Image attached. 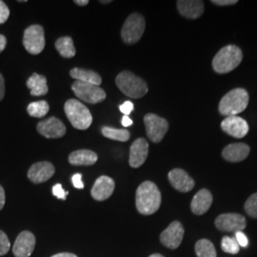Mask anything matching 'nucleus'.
<instances>
[{
  "instance_id": "38",
  "label": "nucleus",
  "mask_w": 257,
  "mask_h": 257,
  "mask_svg": "<svg viewBox=\"0 0 257 257\" xmlns=\"http://www.w3.org/2000/svg\"><path fill=\"white\" fill-rule=\"evenodd\" d=\"M5 95V80L3 75L0 74V101L4 98Z\"/></svg>"
},
{
  "instance_id": "40",
  "label": "nucleus",
  "mask_w": 257,
  "mask_h": 257,
  "mask_svg": "<svg viewBox=\"0 0 257 257\" xmlns=\"http://www.w3.org/2000/svg\"><path fill=\"white\" fill-rule=\"evenodd\" d=\"M7 45V39L3 35H0V53H2Z\"/></svg>"
},
{
  "instance_id": "17",
  "label": "nucleus",
  "mask_w": 257,
  "mask_h": 257,
  "mask_svg": "<svg viewBox=\"0 0 257 257\" xmlns=\"http://www.w3.org/2000/svg\"><path fill=\"white\" fill-rule=\"evenodd\" d=\"M115 188L114 181L106 175H102L95 180L92 186L91 194L92 198L96 201L107 200L113 193Z\"/></svg>"
},
{
  "instance_id": "19",
  "label": "nucleus",
  "mask_w": 257,
  "mask_h": 257,
  "mask_svg": "<svg viewBox=\"0 0 257 257\" xmlns=\"http://www.w3.org/2000/svg\"><path fill=\"white\" fill-rule=\"evenodd\" d=\"M177 9L184 18L196 19L204 13V3L200 0H179L177 1Z\"/></svg>"
},
{
  "instance_id": "43",
  "label": "nucleus",
  "mask_w": 257,
  "mask_h": 257,
  "mask_svg": "<svg viewBox=\"0 0 257 257\" xmlns=\"http://www.w3.org/2000/svg\"><path fill=\"white\" fill-rule=\"evenodd\" d=\"M74 3L78 6H86L89 4V0H74Z\"/></svg>"
},
{
  "instance_id": "39",
  "label": "nucleus",
  "mask_w": 257,
  "mask_h": 257,
  "mask_svg": "<svg viewBox=\"0 0 257 257\" xmlns=\"http://www.w3.org/2000/svg\"><path fill=\"white\" fill-rule=\"evenodd\" d=\"M5 201H6L5 191H4L3 187L0 185V211L4 208V206H5Z\"/></svg>"
},
{
  "instance_id": "20",
  "label": "nucleus",
  "mask_w": 257,
  "mask_h": 257,
  "mask_svg": "<svg viewBox=\"0 0 257 257\" xmlns=\"http://www.w3.org/2000/svg\"><path fill=\"white\" fill-rule=\"evenodd\" d=\"M250 149L245 143H233L224 148L222 156L225 160L236 163L245 160L248 157Z\"/></svg>"
},
{
  "instance_id": "23",
  "label": "nucleus",
  "mask_w": 257,
  "mask_h": 257,
  "mask_svg": "<svg viewBox=\"0 0 257 257\" xmlns=\"http://www.w3.org/2000/svg\"><path fill=\"white\" fill-rule=\"evenodd\" d=\"M26 84L31 91V94L34 96L45 95L49 91L47 85V78L44 75H40L35 73L29 77Z\"/></svg>"
},
{
  "instance_id": "35",
  "label": "nucleus",
  "mask_w": 257,
  "mask_h": 257,
  "mask_svg": "<svg viewBox=\"0 0 257 257\" xmlns=\"http://www.w3.org/2000/svg\"><path fill=\"white\" fill-rule=\"evenodd\" d=\"M134 108H135L134 103H132L131 101L124 102L122 105H120L119 107L120 111L122 113H124V115H127V116L133 111Z\"/></svg>"
},
{
  "instance_id": "29",
  "label": "nucleus",
  "mask_w": 257,
  "mask_h": 257,
  "mask_svg": "<svg viewBox=\"0 0 257 257\" xmlns=\"http://www.w3.org/2000/svg\"><path fill=\"white\" fill-rule=\"evenodd\" d=\"M221 248L223 249V251L230 254H236L240 250V246L235 237H230V236H224L222 238Z\"/></svg>"
},
{
  "instance_id": "2",
  "label": "nucleus",
  "mask_w": 257,
  "mask_h": 257,
  "mask_svg": "<svg viewBox=\"0 0 257 257\" xmlns=\"http://www.w3.org/2000/svg\"><path fill=\"white\" fill-rule=\"evenodd\" d=\"M243 59L242 51L235 45L223 47L212 59V68L217 74H228L236 69Z\"/></svg>"
},
{
  "instance_id": "25",
  "label": "nucleus",
  "mask_w": 257,
  "mask_h": 257,
  "mask_svg": "<svg viewBox=\"0 0 257 257\" xmlns=\"http://www.w3.org/2000/svg\"><path fill=\"white\" fill-rule=\"evenodd\" d=\"M55 48L59 55L65 58H72L75 55V49L72 37H62L55 41Z\"/></svg>"
},
{
  "instance_id": "41",
  "label": "nucleus",
  "mask_w": 257,
  "mask_h": 257,
  "mask_svg": "<svg viewBox=\"0 0 257 257\" xmlns=\"http://www.w3.org/2000/svg\"><path fill=\"white\" fill-rule=\"evenodd\" d=\"M121 123H122V125H123L124 127H130V126L133 125V120L131 119L127 115H124L123 118H122Z\"/></svg>"
},
{
  "instance_id": "11",
  "label": "nucleus",
  "mask_w": 257,
  "mask_h": 257,
  "mask_svg": "<svg viewBox=\"0 0 257 257\" xmlns=\"http://www.w3.org/2000/svg\"><path fill=\"white\" fill-rule=\"evenodd\" d=\"M183 226L179 221L172 222L165 230L160 234V241L167 248L175 249L178 248L183 240Z\"/></svg>"
},
{
  "instance_id": "27",
  "label": "nucleus",
  "mask_w": 257,
  "mask_h": 257,
  "mask_svg": "<svg viewBox=\"0 0 257 257\" xmlns=\"http://www.w3.org/2000/svg\"><path fill=\"white\" fill-rule=\"evenodd\" d=\"M102 135L105 138H110L112 140H116L120 142L128 141L131 138V134L126 128H114L110 127H103Z\"/></svg>"
},
{
  "instance_id": "37",
  "label": "nucleus",
  "mask_w": 257,
  "mask_h": 257,
  "mask_svg": "<svg viewBox=\"0 0 257 257\" xmlns=\"http://www.w3.org/2000/svg\"><path fill=\"white\" fill-rule=\"evenodd\" d=\"M211 2L217 6H230L237 3L236 0H212Z\"/></svg>"
},
{
  "instance_id": "7",
  "label": "nucleus",
  "mask_w": 257,
  "mask_h": 257,
  "mask_svg": "<svg viewBox=\"0 0 257 257\" xmlns=\"http://www.w3.org/2000/svg\"><path fill=\"white\" fill-rule=\"evenodd\" d=\"M72 90L78 98L90 104L99 103L106 98V92L102 88L90 83L76 80L72 85Z\"/></svg>"
},
{
  "instance_id": "32",
  "label": "nucleus",
  "mask_w": 257,
  "mask_h": 257,
  "mask_svg": "<svg viewBox=\"0 0 257 257\" xmlns=\"http://www.w3.org/2000/svg\"><path fill=\"white\" fill-rule=\"evenodd\" d=\"M53 194L58 199L66 200L67 195L69 194V192H65L61 184H55V186L53 187Z\"/></svg>"
},
{
  "instance_id": "1",
  "label": "nucleus",
  "mask_w": 257,
  "mask_h": 257,
  "mask_svg": "<svg viewBox=\"0 0 257 257\" xmlns=\"http://www.w3.org/2000/svg\"><path fill=\"white\" fill-rule=\"evenodd\" d=\"M162 201L161 193L156 184L145 181L138 187L136 193V205L138 212L151 215L158 211Z\"/></svg>"
},
{
  "instance_id": "3",
  "label": "nucleus",
  "mask_w": 257,
  "mask_h": 257,
  "mask_svg": "<svg viewBox=\"0 0 257 257\" xmlns=\"http://www.w3.org/2000/svg\"><path fill=\"white\" fill-rule=\"evenodd\" d=\"M248 104V93L245 89L236 88L226 93L218 106V110L222 115L234 116L242 112Z\"/></svg>"
},
{
  "instance_id": "21",
  "label": "nucleus",
  "mask_w": 257,
  "mask_h": 257,
  "mask_svg": "<svg viewBox=\"0 0 257 257\" xmlns=\"http://www.w3.org/2000/svg\"><path fill=\"white\" fill-rule=\"evenodd\" d=\"M212 203V195L207 189H202L193 196L191 209L194 214L202 215L209 211Z\"/></svg>"
},
{
  "instance_id": "34",
  "label": "nucleus",
  "mask_w": 257,
  "mask_h": 257,
  "mask_svg": "<svg viewBox=\"0 0 257 257\" xmlns=\"http://www.w3.org/2000/svg\"><path fill=\"white\" fill-rule=\"evenodd\" d=\"M235 239L238 243L240 247H243V248H246L248 246V237L246 236L245 233H243V231H237L235 232Z\"/></svg>"
},
{
  "instance_id": "45",
  "label": "nucleus",
  "mask_w": 257,
  "mask_h": 257,
  "mask_svg": "<svg viewBox=\"0 0 257 257\" xmlns=\"http://www.w3.org/2000/svg\"><path fill=\"white\" fill-rule=\"evenodd\" d=\"M111 1L110 0H107V1H100V3H102V4H108V3H110Z\"/></svg>"
},
{
  "instance_id": "5",
  "label": "nucleus",
  "mask_w": 257,
  "mask_h": 257,
  "mask_svg": "<svg viewBox=\"0 0 257 257\" xmlns=\"http://www.w3.org/2000/svg\"><path fill=\"white\" fill-rule=\"evenodd\" d=\"M64 110L68 119L74 128L87 130L92 125V113L80 101L69 99L65 103Z\"/></svg>"
},
{
  "instance_id": "6",
  "label": "nucleus",
  "mask_w": 257,
  "mask_h": 257,
  "mask_svg": "<svg viewBox=\"0 0 257 257\" xmlns=\"http://www.w3.org/2000/svg\"><path fill=\"white\" fill-rule=\"evenodd\" d=\"M145 27L146 22L144 18L138 13L132 14L126 19L121 30V37L123 41L127 44L137 43L143 36Z\"/></svg>"
},
{
  "instance_id": "33",
  "label": "nucleus",
  "mask_w": 257,
  "mask_h": 257,
  "mask_svg": "<svg viewBox=\"0 0 257 257\" xmlns=\"http://www.w3.org/2000/svg\"><path fill=\"white\" fill-rule=\"evenodd\" d=\"M10 17V10L5 2L0 0V24L5 23Z\"/></svg>"
},
{
  "instance_id": "14",
  "label": "nucleus",
  "mask_w": 257,
  "mask_h": 257,
  "mask_svg": "<svg viewBox=\"0 0 257 257\" xmlns=\"http://www.w3.org/2000/svg\"><path fill=\"white\" fill-rule=\"evenodd\" d=\"M222 130L230 137L235 138H243L248 133V122L237 115L227 116L221 123Z\"/></svg>"
},
{
  "instance_id": "4",
  "label": "nucleus",
  "mask_w": 257,
  "mask_h": 257,
  "mask_svg": "<svg viewBox=\"0 0 257 257\" xmlns=\"http://www.w3.org/2000/svg\"><path fill=\"white\" fill-rule=\"evenodd\" d=\"M116 86L121 92L131 98H141L148 92L147 83L138 75L128 72H121L115 78Z\"/></svg>"
},
{
  "instance_id": "42",
  "label": "nucleus",
  "mask_w": 257,
  "mask_h": 257,
  "mask_svg": "<svg viewBox=\"0 0 257 257\" xmlns=\"http://www.w3.org/2000/svg\"><path fill=\"white\" fill-rule=\"evenodd\" d=\"M51 257H78L76 256L74 253H71V252H60V253H57L55 254L53 256Z\"/></svg>"
},
{
  "instance_id": "13",
  "label": "nucleus",
  "mask_w": 257,
  "mask_h": 257,
  "mask_svg": "<svg viewBox=\"0 0 257 257\" xmlns=\"http://www.w3.org/2000/svg\"><path fill=\"white\" fill-rule=\"evenodd\" d=\"M37 132L46 138H60L66 134V127L61 120L52 116L40 121L37 126Z\"/></svg>"
},
{
  "instance_id": "12",
  "label": "nucleus",
  "mask_w": 257,
  "mask_h": 257,
  "mask_svg": "<svg viewBox=\"0 0 257 257\" xmlns=\"http://www.w3.org/2000/svg\"><path fill=\"white\" fill-rule=\"evenodd\" d=\"M36 236L29 230L20 232L13 246V252L16 257H30L35 250Z\"/></svg>"
},
{
  "instance_id": "26",
  "label": "nucleus",
  "mask_w": 257,
  "mask_h": 257,
  "mask_svg": "<svg viewBox=\"0 0 257 257\" xmlns=\"http://www.w3.org/2000/svg\"><path fill=\"white\" fill-rule=\"evenodd\" d=\"M195 253L197 257H216V249L210 240L200 239L195 244Z\"/></svg>"
},
{
  "instance_id": "28",
  "label": "nucleus",
  "mask_w": 257,
  "mask_h": 257,
  "mask_svg": "<svg viewBox=\"0 0 257 257\" xmlns=\"http://www.w3.org/2000/svg\"><path fill=\"white\" fill-rule=\"evenodd\" d=\"M49 110H50L49 104L45 100L32 102V103L29 104L27 108L28 113L31 116L37 117V118L44 117L47 113L49 112Z\"/></svg>"
},
{
  "instance_id": "31",
  "label": "nucleus",
  "mask_w": 257,
  "mask_h": 257,
  "mask_svg": "<svg viewBox=\"0 0 257 257\" xmlns=\"http://www.w3.org/2000/svg\"><path fill=\"white\" fill-rule=\"evenodd\" d=\"M11 248L9 237L7 234L0 230V256H3L9 252Z\"/></svg>"
},
{
  "instance_id": "22",
  "label": "nucleus",
  "mask_w": 257,
  "mask_h": 257,
  "mask_svg": "<svg viewBox=\"0 0 257 257\" xmlns=\"http://www.w3.org/2000/svg\"><path fill=\"white\" fill-rule=\"evenodd\" d=\"M97 159V155L90 150L74 151L69 156V162L74 166H92Z\"/></svg>"
},
{
  "instance_id": "18",
  "label": "nucleus",
  "mask_w": 257,
  "mask_h": 257,
  "mask_svg": "<svg viewBox=\"0 0 257 257\" xmlns=\"http://www.w3.org/2000/svg\"><path fill=\"white\" fill-rule=\"evenodd\" d=\"M168 177L171 185L178 192L189 193L194 188V180L181 169L172 170Z\"/></svg>"
},
{
  "instance_id": "8",
  "label": "nucleus",
  "mask_w": 257,
  "mask_h": 257,
  "mask_svg": "<svg viewBox=\"0 0 257 257\" xmlns=\"http://www.w3.org/2000/svg\"><path fill=\"white\" fill-rule=\"evenodd\" d=\"M23 45L31 55H38L45 48L44 29L40 25H32L24 32Z\"/></svg>"
},
{
  "instance_id": "24",
  "label": "nucleus",
  "mask_w": 257,
  "mask_h": 257,
  "mask_svg": "<svg viewBox=\"0 0 257 257\" xmlns=\"http://www.w3.org/2000/svg\"><path fill=\"white\" fill-rule=\"evenodd\" d=\"M71 76L77 81L90 83L96 86H100L102 83L101 76L92 70H86L81 68H74L70 72Z\"/></svg>"
},
{
  "instance_id": "15",
  "label": "nucleus",
  "mask_w": 257,
  "mask_h": 257,
  "mask_svg": "<svg viewBox=\"0 0 257 257\" xmlns=\"http://www.w3.org/2000/svg\"><path fill=\"white\" fill-rule=\"evenodd\" d=\"M55 169L50 162H37L28 171V178L35 184L44 183L55 175Z\"/></svg>"
},
{
  "instance_id": "44",
  "label": "nucleus",
  "mask_w": 257,
  "mask_h": 257,
  "mask_svg": "<svg viewBox=\"0 0 257 257\" xmlns=\"http://www.w3.org/2000/svg\"><path fill=\"white\" fill-rule=\"evenodd\" d=\"M149 257H164L162 254H160V253H154V254H152V255H150Z\"/></svg>"
},
{
  "instance_id": "10",
  "label": "nucleus",
  "mask_w": 257,
  "mask_h": 257,
  "mask_svg": "<svg viewBox=\"0 0 257 257\" xmlns=\"http://www.w3.org/2000/svg\"><path fill=\"white\" fill-rule=\"evenodd\" d=\"M215 226L221 231H243L247 226L246 218L239 213H223L215 219Z\"/></svg>"
},
{
  "instance_id": "16",
  "label": "nucleus",
  "mask_w": 257,
  "mask_h": 257,
  "mask_svg": "<svg viewBox=\"0 0 257 257\" xmlns=\"http://www.w3.org/2000/svg\"><path fill=\"white\" fill-rule=\"evenodd\" d=\"M149 155V143L145 138H138L130 149L128 164L132 168H139L143 165Z\"/></svg>"
},
{
  "instance_id": "9",
  "label": "nucleus",
  "mask_w": 257,
  "mask_h": 257,
  "mask_svg": "<svg viewBox=\"0 0 257 257\" xmlns=\"http://www.w3.org/2000/svg\"><path fill=\"white\" fill-rule=\"evenodd\" d=\"M144 123L149 139L154 143L161 142L169 130L168 121L155 113H148L144 117Z\"/></svg>"
},
{
  "instance_id": "36",
  "label": "nucleus",
  "mask_w": 257,
  "mask_h": 257,
  "mask_svg": "<svg viewBox=\"0 0 257 257\" xmlns=\"http://www.w3.org/2000/svg\"><path fill=\"white\" fill-rule=\"evenodd\" d=\"M72 182L74 184V188L76 189H84V183L82 182V175L81 174H75L72 177Z\"/></svg>"
},
{
  "instance_id": "30",
  "label": "nucleus",
  "mask_w": 257,
  "mask_h": 257,
  "mask_svg": "<svg viewBox=\"0 0 257 257\" xmlns=\"http://www.w3.org/2000/svg\"><path fill=\"white\" fill-rule=\"evenodd\" d=\"M244 209L250 217L257 218V193L251 194L245 203Z\"/></svg>"
}]
</instances>
